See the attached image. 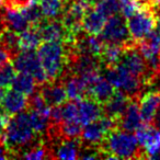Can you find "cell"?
<instances>
[{"mask_svg": "<svg viewBox=\"0 0 160 160\" xmlns=\"http://www.w3.org/2000/svg\"><path fill=\"white\" fill-rule=\"evenodd\" d=\"M139 147L135 135H132L129 132L123 129L118 131V128H115L110 132L101 142V158H107V159L142 158Z\"/></svg>", "mask_w": 160, "mask_h": 160, "instance_id": "1", "label": "cell"}, {"mask_svg": "<svg viewBox=\"0 0 160 160\" xmlns=\"http://www.w3.org/2000/svg\"><path fill=\"white\" fill-rule=\"evenodd\" d=\"M65 43L44 41L38 47V55L49 80H55L62 73L69 60Z\"/></svg>", "mask_w": 160, "mask_h": 160, "instance_id": "2", "label": "cell"}, {"mask_svg": "<svg viewBox=\"0 0 160 160\" xmlns=\"http://www.w3.org/2000/svg\"><path fill=\"white\" fill-rule=\"evenodd\" d=\"M35 134L30 122L29 112L22 111L9 120L2 142L8 150L12 152L16 149L31 142Z\"/></svg>", "mask_w": 160, "mask_h": 160, "instance_id": "3", "label": "cell"}, {"mask_svg": "<svg viewBox=\"0 0 160 160\" xmlns=\"http://www.w3.org/2000/svg\"><path fill=\"white\" fill-rule=\"evenodd\" d=\"M104 77L113 85L116 90L125 92L132 99H135L137 97L144 83L139 77H136L135 75L131 73L121 64H116L115 66L112 67H107Z\"/></svg>", "mask_w": 160, "mask_h": 160, "instance_id": "4", "label": "cell"}, {"mask_svg": "<svg viewBox=\"0 0 160 160\" xmlns=\"http://www.w3.org/2000/svg\"><path fill=\"white\" fill-rule=\"evenodd\" d=\"M127 28L132 40L136 43L142 42L156 29L157 16L152 8L144 7L127 18Z\"/></svg>", "mask_w": 160, "mask_h": 160, "instance_id": "5", "label": "cell"}, {"mask_svg": "<svg viewBox=\"0 0 160 160\" xmlns=\"http://www.w3.org/2000/svg\"><path fill=\"white\" fill-rule=\"evenodd\" d=\"M13 65L18 72H25L35 79L38 85L48 82V76L35 51H20L13 57Z\"/></svg>", "mask_w": 160, "mask_h": 160, "instance_id": "6", "label": "cell"}, {"mask_svg": "<svg viewBox=\"0 0 160 160\" xmlns=\"http://www.w3.org/2000/svg\"><path fill=\"white\" fill-rule=\"evenodd\" d=\"M101 40L104 43H115L120 45H127L134 42L129 35L127 21L123 14H115L107 20L104 28L100 33Z\"/></svg>", "mask_w": 160, "mask_h": 160, "instance_id": "7", "label": "cell"}, {"mask_svg": "<svg viewBox=\"0 0 160 160\" xmlns=\"http://www.w3.org/2000/svg\"><path fill=\"white\" fill-rule=\"evenodd\" d=\"M118 121L107 116L103 114L100 118L88 124L83 125L82 132H81V138L85 142L94 146L97 144H101L105 136L113 129L118 128Z\"/></svg>", "mask_w": 160, "mask_h": 160, "instance_id": "8", "label": "cell"}, {"mask_svg": "<svg viewBox=\"0 0 160 160\" xmlns=\"http://www.w3.org/2000/svg\"><path fill=\"white\" fill-rule=\"evenodd\" d=\"M135 137L140 147L144 148V158L160 159V129L144 124L135 131Z\"/></svg>", "mask_w": 160, "mask_h": 160, "instance_id": "9", "label": "cell"}, {"mask_svg": "<svg viewBox=\"0 0 160 160\" xmlns=\"http://www.w3.org/2000/svg\"><path fill=\"white\" fill-rule=\"evenodd\" d=\"M118 64H121L136 77H139L142 82L145 81L147 77V64L139 48H137L136 42H131L129 44L125 45Z\"/></svg>", "mask_w": 160, "mask_h": 160, "instance_id": "10", "label": "cell"}, {"mask_svg": "<svg viewBox=\"0 0 160 160\" xmlns=\"http://www.w3.org/2000/svg\"><path fill=\"white\" fill-rule=\"evenodd\" d=\"M40 31L43 41H54V42H62L65 44L70 43V38L67 32L62 20L55 19H47L43 20L40 24L36 25Z\"/></svg>", "mask_w": 160, "mask_h": 160, "instance_id": "11", "label": "cell"}, {"mask_svg": "<svg viewBox=\"0 0 160 160\" xmlns=\"http://www.w3.org/2000/svg\"><path fill=\"white\" fill-rule=\"evenodd\" d=\"M77 105L78 120L82 126L92 121L98 120L103 115L102 104L90 97H85L80 100H77Z\"/></svg>", "mask_w": 160, "mask_h": 160, "instance_id": "12", "label": "cell"}, {"mask_svg": "<svg viewBox=\"0 0 160 160\" xmlns=\"http://www.w3.org/2000/svg\"><path fill=\"white\" fill-rule=\"evenodd\" d=\"M0 105L9 116L16 115L28 108V98L13 88H7L0 101Z\"/></svg>", "mask_w": 160, "mask_h": 160, "instance_id": "13", "label": "cell"}, {"mask_svg": "<svg viewBox=\"0 0 160 160\" xmlns=\"http://www.w3.org/2000/svg\"><path fill=\"white\" fill-rule=\"evenodd\" d=\"M131 99L125 92L115 90L113 96L103 104V114L118 121L124 114Z\"/></svg>", "mask_w": 160, "mask_h": 160, "instance_id": "14", "label": "cell"}, {"mask_svg": "<svg viewBox=\"0 0 160 160\" xmlns=\"http://www.w3.org/2000/svg\"><path fill=\"white\" fill-rule=\"evenodd\" d=\"M142 124H144V122H142V115H140L139 104L133 98L129 101L124 114L118 120V126H121L123 131L132 133V132H135L137 128H139Z\"/></svg>", "mask_w": 160, "mask_h": 160, "instance_id": "15", "label": "cell"}, {"mask_svg": "<svg viewBox=\"0 0 160 160\" xmlns=\"http://www.w3.org/2000/svg\"><path fill=\"white\" fill-rule=\"evenodd\" d=\"M160 108V94L153 90L148 91L142 97L139 101V110L142 122L150 124L155 120Z\"/></svg>", "mask_w": 160, "mask_h": 160, "instance_id": "16", "label": "cell"}, {"mask_svg": "<svg viewBox=\"0 0 160 160\" xmlns=\"http://www.w3.org/2000/svg\"><path fill=\"white\" fill-rule=\"evenodd\" d=\"M41 93L49 107L62 105L68 100L64 83H58L55 81H49L42 85Z\"/></svg>", "mask_w": 160, "mask_h": 160, "instance_id": "17", "label": "cell"}, {"mask_svg": "<svg viewBox=\"0 0 160 160\" xmlns=\"http://www.w3.org/2000/svg\"><path fill=\"white\" fill-rule=\"evenodd\" d=\"M115 92V88L111 82L103 76H99L97 80L88 88L87 97L94 99L101 104H104Z\"/></svg>", "mask_w": 160, "mask_h": 160, "instance_id": "18", "label": "cell"}, {"mask_svg": "<svg viewBox=\"0 0 160 160\" xmlns=\"http://www.w3.org/2000/svg\"><path fill=\"white\" fill-rule=\"evenodd\" d=\"M107 17L92 7L82 18V30L91 35H100L101 31L107 23Z\"/></svg>", "mask_w": 160, "mask_h": 160, "instance_id": "19", "label": "cell"}, {"mask_svg": "<svg viewBox=\"0 0 160 160\" xmlns=\"http://www.w3.org/2000/svg\"><path fill=\"white\" fill-rule=\"evenodd\" d=\"M2 18L7 28L18 32V33H21V32L25 31L28 28L31 27V24L28 21L27 17L24 16L22 10L6 7V10L2 14Z\"/></svg>", "mask_w": 160, "mask_h": 160, "instance_id": "20", "label": "cell"}, {"mask_svg": "<svg viewBox=\"0 0 160 160\" xmlns=\"http://www.w3.org/2000/svg\"><path fill=\"white\" fill-rule=\"evenodd\" d=\"M64 87L68 100L77 101L87 97L88 87L82 78L78 75L68 76V78L64 81Z\"/></svg>", "mask_w": 160, "mask_h": 160, "instance_id": "21", "label": "cell"}, {"mask_svg": "<svg viewBox=\"0 0 160 160\" xmlns=\"http://www.w3.org/2000/svg\"><path fill=\"white\" fill-rule=\"evenodd\" d=\"M42 36L36 25H31L25 31L19 33L21 51H35L42 42Z\"/></svg>", "mask_w": 160, "mask_h": 160, "instance_id": "22", "label": "cell"}, {"mask_svg": "<svg viewBox=\"0 0 160 160\" xmlns=\"http://www.w3.org/2000/svg\"><path fill=\"white\" fill-rule=\"evenodd\" d=\"M124 45L115 44V43H104L103 49L100 54V60L107 67H112L118 64L122 57Z\"/></svg>", "mask_w": 160, "mask_h": 160, "instance_id": "23", "label": "cell"}, {"mask_svg": "<svg viewBox=\"0 0 160 160\" xmlns=\"http://www.w3.org/2000/svg\"><path fill=\"white\" fill-rule=\"evenodd\" d=\"M0 46L8 52L10 57L13 58L21 51L18 32L6 28L0 34Z\"/></svg>", "mask_w": 160, "mask_h": 160, "instance_id": "24", "label": "cell"}, {"mask_svg": "<svg viewBox=\"0 0 160 160\" xmlns=\"http://www.w3.org/2000/svg\"><path fill=\"white\" fill-rule=\"evenodd\" d=\"M80 151V144L76 138H67L66 140L60 142L59 146L56 148L54 157L58 159L73 160L77 159Z\"/></svg>", "mask_w": 160, "mask_h": 160, "instance_id": "25", "label": "cell"}, {"mask_svg": "<svg viewBox=\"0 0 160 160\" xmlns=\"http://www.w3.org/2000/svg\"><path fill=\"white\" fill-rule=\"evenodd\" d=\"M36 81L31 75L25 72H18L14 77L13 82H12V88L21 93L25 94L27 97H30L32 93L35 92Z\"/></svg>", "mask_w": 160, "mask_h": 160, "instance_id": "26", "label": "cell"}, {"mask_svg": "<svg viewBox=\"0 0 160 160\" xmlns=\"http://www.w3.org/2000/svg\"><path fill=\"white\" fill-rule=\"evenodd\" d=\"M44 17L46 19H55L66 9L67 0H38Z\"/></svg>", "mask_w": 160, "mask_h": 160, "instance_id": "27", "label": "cell"}, {"mask_svg": "<svg viewBox=\"0 0 160 160\" xmlns=\"http://www.w3.org/2000/svg\"><path fill=\"white\" fill-rule=\"evenodd\" d=\"M22 11L31 25L40 24L45 18L38 0H32V2L27 8L22 9Z\"/></svg>", "mask_w": 160, "mask_h": 160, "instance_id": "28", "label": "cell"}, {"mask_svg": "<svg viewBox=\"0 0 160 160\" xmlns=\"http://www.w3.org/2000/svg\"><path fill=\"white\" fill-rule=\"evenodd\" d=\"M17 69L13 62H6L0 66V88H10L17 75Z\"/></svg>", "mask_w": 160, "mask_h": 160, "instance_id": "29", "label": "cell"}, {"mask_svg": "<svg viewBox=\"0 0 160 160\" xmlns=\"http://www.w3.org/2000/svg\"><path fill=\"white\" fill-rule=\"evenodd\" d=\"M29 116L30 122L35 133H43L48 127L49 120H51V116L48 114L38 111H29Z\"/></svg>", "mask_w": 160, "mask_h": 160, "instance_id": "30", "label": "cell"}, {"mask_svg": "<svg viewBox=\"0 0 160 160\" xmlns=\"http://www.w3.org/2000/svg\"><path fill=\"white\" fill-rule=\"evenodd\" d=\"M94 8L101 12L107 18L113 17L120 11V3L118 0H99L96 2Z\"/></svg>", "mask_w": 160, "mask_h": 160, "instance_id": "31", "label": "cell"}, {"mask_svg": "<svg viewBox=\"0 0 160 160\" xmlns=\"http://www.w3.org/2000/svg\"><path fill=\"white\" fill-rule=\"evenodd\" d=\"M82 132V125L79 122H62L59 133L66 138H78Z\"/></svg>", "mask_w": 160, "mask_h": 160, "instance_id": "32", "label": "cell"}, {"mask_svg": "<svg viewBox=\"0 0 160 160\" xmlns=\"http://www.w3.org/2000/svg\"><path fill=\"white\" fill-rule=\"evenodd\" d=\"M62 122H79L77 101L70 100L69 102H65L62 107Z\"/></svg>", "mask_w": 160, "mask_h": 160, "instance_id": "33", "label": "cell"}, {"mask_svg": "<svg viewBox=\"0 0 160 160\" xmlns=\"http://www.w3.org/2000/svg\"><path fill=\"white\" fill-rule=\"evenodd\" d=\"M120 3V11L125 18H129L133 16L137 10L142 8L139 0H118Z\"/></svg>", "mask_w": 160, "mask_h": 160, "instance_id": "34", "label": "cell"}, {"mask_svg": "<svg viewBox=\"0 0 160 160\" xmlns=\"http://www.w3.org/2000/svg\"><path fill=\"white\" fill-rule=\"evenodd\" d=\"M24 159H29V160H41L44 159V158L47 157L46 155V149L43 146H38L33 148L32 150L28 151L27 153L22 156Z\"/></svg>", "mask_w": 160, "mask_h": 160, "instance_id": "35", "label": "cell"}, {"mask_svg": "<svg viewBox=\"0 0 160 160\" xmlns=\"http://www.w3.org/2000/svg\"><path fill=\"white\" fill-rule=\"evenodd\" d=\"M31 2L32 0H5V6L7 8L22 10L27 8Z\"/></svg>", "mask_w": 160, "mask_h": 160, "instance_id": "36", "label": "cell"}, {"mask_svg": "<svg viewBox=\"0 0 160 160\" xmlns=\"http://www.w3.org/2000/svg\"><path fill=\"white\" fill-rule=\"evenodd\" d=\"M9 120H10L9 115H7V114H0V142L3 140Z\"/></svg>", "mask_w": 160, "mask_h": 160, "instance_id": "37", "label": "cell"}, {"mask_svg": "<svg viewBox=\"0 0 160 160\" xmlns=\"http://www.w3.org/2000/svg\"><path fill=\"white\" fill-rule=\"evenodd\" d=\"M9 58H10V55L8 54V52L5 51L2 47L0 46V66L5 64L6 62H8Z\"/></svg>", "mask_w": 160, "mask_h": 160, "instance_id": "38", "label": "cell"}, {"mask_svg": "<svg viewBox=\"0 0 160 160\" xmlns=\"http://www.w3.org/2000/svg\"><path fill=\"white\" fill-rule=\"evenodd\" d=\"M9 152L10 151L8 150V148L5 146V145H0V159H7L9 157Z\"/></svg>", "mask_w": 160, "mask_h": 160, "instance_id": "39", "label": "cell"}, {"mask_svg": "<svg viewBox=\"0 0 160 160\" xmlns=\"http://www.w3.org/2000/svg\"><path fill=\"white\" fill-rule=\"evenodd\" d=\"M155 122H156V126H157V128L160 129V108H159V110H158V113L155 118Z\"/></svg>", "mask_w": 160, "mask_h": 160, "instance_id": "40", "label": "cell"}, {"mask_svg": "<svg viewBox=\"0 0 160 160\" xmlns=\"http://www.w3.org/2000/svg\"><path fill=\"white\" fill-rule=\"evenodd\" d=\"M7 28V25H6V23H5V21H3V18H2V16L0 17V34H1V32L3 31V30Z\"/></svg>", "mask_w": 160, "mask_h": 160, "instance_id": "41", "label": "cell"}, {"mask_svg": "<svg viewBox=\"0 0 160 160\" xmlns=\"http://www.w3.org/2000/svg\"><path fill=\"white\" fill-rule=\"evenodd\" d=\"M153 9H157L160 12V0H153Z\"/></svg>", "mask_w": 160, "mask_h": 160, "instance_id": "42", "label": "cell"}, {"mask_svg": "<svg viewBox=\"0 0 160 160\" xmlns=\"http://www.w3.org/2000/svg\"><path fill=\"white\" fill-rule=\"evenodd\" d=\"M156 30L160 32V14L157 17V23H156Z\"/></svg>", "mask_w": 160, "mask_h": 160, "instance_id": "43", "label": "cell"}, {"mask_svg": "<svg viewBox=\"0 0 160 160\" xmlns=\"http://www.w3.org/2000/svg\"><path fill=\"white\" fill-rule=\"evenodd\" d=\"M90 1H91V2L93 3V5H96V2H98L99 0H90Z\"/></svg>", "mask_w": 160, "mask_h": 160, "instance_id": "44", "label": "cell"}, {"mask_svg": "<svg viewBox=\"0 0 160 160\" xmlns=\"http://www.w3.org/2000/svg\"><path fill=\"white\" fill-rule=\"evenodd\" d=\"M3 3H5V0H0V7H1Z\"/></svg>", "mask_w": 160, "mask_h": 160, "instance_id": "45", "label": "cell"}, {"mask_svg": "<svg viewBox=\"0 0 160 160\" xmlns=\"http://www.w3.org/2000/svg\"><path fill=\"white\" fill-rule=\"evenodd\" d=\"M67 1H68V2H71V1H73V0H67Z\"/></svg>", "mask_w": 160, "mask_h": 160, "instance_id": "46", "label": "cell"}, {"mask_svg": "<svg viewBox=\"0 0 160 160\" xmlns=\"http://www.w3.org/2000/svg\"><path fill=\"white\" fill-rule=\"evenodd\" d=\"M159 94H160V85H159Z\"/></svg>", "mask_w": 160, "mask_h": 160, "instance_id": "47", "label": "cell"}]
</instances>
